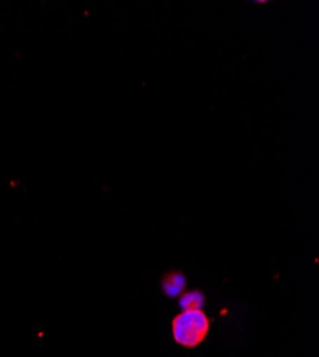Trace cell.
<instances>
[{
	"label": "cell",
	"instance_id": "cell-2",
	"mask_svg": "<svg viewBox=\"0 0 319 357\" xmlns=\"http://www.w3.org/2000/svg\"><path fill=\"white\" fill-rule=\"evenodd\" d=\"M186 286V280L181 273L172 272L166 275L162 280V289L169 297H177L184 293Z\"/></svg>",
	"mask_w": 319,
	"mask_h": 357
},
{
	"label": "cell",
	"instance_id": "cell-1",
	"mask_svg": "<svg viewBox=\"0 0 319 357\" xmlns=\"http://www.w3.org/2000/svg\"><path fill=\"white\" fill-rule=\"evenodd\" d=\"M209 331V320L202 310H185L172 321L175 342L184 347H196L205 340Z\"/></svg>",
	"mask_w": 319,
	"mask_h": 357
},
{
	"label": "cell",
	"instance_id": "cell-3",
	"mask_svg": "<svg viewBox=\"0 0 319 357\" xmlns=\"http://www.w3.org/2000/svg\"><path fill=\"white\" fill-rule=\"evenodd\" d=\"M179 305L182 310H200V307L204 306V296H202L200 291L192 290V291H185L181 296Z\"/></svg>",
	"mask_w": 319,
	"mask_h": 357
}]
</instances>
